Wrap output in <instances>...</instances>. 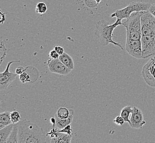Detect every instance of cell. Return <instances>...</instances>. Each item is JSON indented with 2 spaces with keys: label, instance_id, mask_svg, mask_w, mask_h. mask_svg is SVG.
<instances>
[{
  "label": "cell",
  "instance_id": "4316f807",
  "mask_svg": "<svg viewBox=\"0 0 155 143\" xmlns=\"http://www.w3.org/2000/svg\"><path fill=\"white\" fill-rule=\"evenodd\" d=\"M59 56L60 55L54 49L49 52V57L51 59H57L59 58Z\"/></svg>",
  "mask_w": 155,
  "mask_h": 143
},
{
  "label": "cell",
  "instance_id": "4fadbf2b",
  "mask_svg": "<svg viewBox=\"0 0 155 143\" xmlns=\"http://www.w3.org/2000/svg\"><path fill=\"white\" fill-rule=\"evenodd\" d=\"M72 135H68L64 133L58 131L54 137L51 138V143H71Z\"/></svg>",
  "mask_w": 155,
  "mask_h": 143
},
{
  "label": "cell",
  "instance_id": "44dd1931",
  "mask_svg": "<svg viewBox=\"0 0 155 143\" xmlns=\"http://www.w3.org/2000/svg\"><path fill=\"white\" fill-rule=\"evenodd\" d=\"M48 11V7L44 2H39L36 5L35 12L40 15L45 14Z\"/></svg>",
  "mask_w": 155,
  "mask_h": 143
},
{
  "label": "cell",
  "instance_id": "277c9868",
  "mask_svg": "<svg viewBox=\"0 0 155 143\" xmlns=\"http://www.w3.org/2000/svg\"><path fill=\"white\" fill-rule=\"evenodd\" d=\"M151 5L148 2H131L124 8L117 9L116 12L111 15L110 17L111 18L116 17L117 19L122 21L123 19H127L130 17L134 12L149 11Z\"/></svg>",
  "mask_w": 155,
  "mask_h": 143
},
{
  "label": "cell",
  "instance_id": "1f68e13d",
  "mask_svg": "<svg viewBox=\"0 0 155 143\" xmlns=\"http://www.w3.org/2000/svg\"><path fill=\"white\" fill-rule=\"evenodd\" d=\"M50 122L52 124V128H55L56 127V122L55 117L54 118L52 117L50 119Z\"/></svg>",
  "mask_w": 155,
  "mask_h": 143
},
{
  "label": "cell",
  "instance_id": "8992f818",
  "mask_svg": "<svg viewBox=\"0 0 155 143\" xmlns=\"http://www.w3.org/2000/svg\"><path fill=\"white\" fill-rule=\"evenodd\" d=\"M142 35L155 34V17L149 11L144 12L141 17Z\"/></svg>",
  "mask_w": 155,
  "mask_h": 143
},
{
  "label": "cell",
  "instance_id": "5bb4252c",
  "mask_svg": "<svg viewBox=\"0 0 155 143\" xmlns=\"http://www.w3.org/2000/svg\"><path fill=\"white\" fill-rule=\"evenodd\" d=\"M13 123L0 129V143H7V141L14 127Z\"/></svg>",
  "mask_w": 155,
  "mask_h": 143
},
{
  "label": "cell",
  "instance_id": "f546056e",
  "mask_svg": "<svg viewBox=\"0 0 155 143\" xmlns=\"http://www.w3.org/2000/svg\"><path fill=\"white\" fill-rule=\"evenodd\" d=\"M149 11L152 14V15H154L155 17V4H153L151 5Z\"/></svg>",
  "mask_w": 155,
  "mask_h": 143
},
{
  "label": "cell",
  "instance_id": "9a60e30c",
  "mask_svg": "<svg viewBox=\"0 0 155 143\" xmlns=\"http://www.w3.org/2000/svg\"><path fill=\"white\" fill-rule=\"evenodd\" d=\"M13 123L9 111L0 113V129Z\"/></svg>",
  "mask_w": 155,
  "mask_h": 143
},
{
  "label": "cell",
  "instance_id": "f1b7e54d",
  "mask_svg": "<svg viewBox=\"0 0 155 143\" xmlns=\"http://www.w3.org/2000/svg\"><path fill=\"white\" fill-rule=\"evenodd\" d=\"M26 71H27V68H24L22 66H19L16 69L15 73H17L18 75H20Z\"/></svg>",
  "mask_w": 155,
  "mask_h": 143
},
{
  "label": "cell",
  "instance_id": "9c48e42d",
  "mask_svg": "<svg viewBox=\"0 0 155 143\" xmlns=\"http://www.w3.org/2000/svg\"><path fill=\"white\" fill-rule=\"evenodd\" d=\"M48 69L52 73L62 75H67L71 73V69L68 68L63 63L59 58L48 60Z\"/></svg>",
  "mask_w": 155,
  "mask_h": 143
},
{
  "label": "cell",
  "instance_id": "cb8c5ba5",
  "mask_svg": "<svg viewBox=\"0 0 155 143\" xmlns=\"http://www.w3.org/2000/svg\"><path fill=\"white\" fill-rule=\"evenodd\" d=\"M19 79L22 83H25L30 81V76L27 73V71L19 75Z\"/></svg>",
  "mask_w": 155,
  "mask_h": 143
},
{
  "label": "cell",
  "instance_id": "2e32d148",
  "mask_svg": "<svg viewBox=\"0 0 155 143\" xmlns=\"http://www.w3.org/2000/svg\"><path fill=\"white\" fill-rule=\"evenodd\" d=\"M58 58L68 68L71 70H73L74 68V64L73 60L72 57L69 55L68 54L64 52L62 55H60Z\"/></svg>",
  "mask_w": 155,
  "mask_h": 143
},
{
  "label": "cell",
  "instance_id": "d4e9b609",
  "mask_svg": "<svg viewBox=\"0 0 155 143\" xmlns=\"http://www.w3.org/2000/svg\"><path fill=\"white\" fill-rule=\"evenodd\" d=\"M58 131H60V132H62V133H64L66 134H68V135H72L73 133H72V129L71 127V125H67L66 127H65L64 128L61 129H58Z\"/></svg>",
  "mask_w": 155,
  "mask_h": 143
},
{
  "label": "cell",
  "instance_id": "603a6c76",
  "mask_svg": "<svg viewBox=\"0 0 155 143\" xmlns=\"http://www.w3.org/2000/svg\"><path fill=\"white\" fill-rule=\"evenodd\" d=\"M84 2L85 6L91 9L95 8L98 5L96 0H84Z\"/></svg>",
  "mask_w": 155,
  "mask_h": 143
},
{
  "label": "cell",
  "instance_id": "52a82bcc",
  "mask_svg": "<svg viewBox=\"0 0 155 143\" xmlns=\"http://www.w3.org/2000/svg\"><path fill=\"white\" fill-rule=\"evenodd\" d=\"M19 62V60L10 61L7 64L6 70L0 73V90H6L10 84L12 83L15 80V78L18 75L9 71V68L13 63Z\"/></svg>",
  "mask_w": 155,
  "mask_h": 143
},
{
  "label": "cell",
  "instance_id": "3957f363",
  "mask_svg": "<svg viewBox=\"0 0 155 143\" xmlns=\"http://www.w3.org/2000/svg\"><path fill=\"white\" fill-rule=\"evenodd\" d=\"M144 12H136L123 23L127 30V40H141L142 36L141 17Z\"/></svg>",
  "mask_w": 155,
  "mask_h": 143
},
{
  "label": "cell",
  "instance_id": "484cf974",
  "mask_svg": "<svg viewBox=\"0 0 155 143\" xmlns=\"http://www.w3.org/2000/svg\"><path fill=\"white\" fill-rule=\"evenodd\" d=\"M114 122L116 123L117 125H123L124 124L125 121H124V119H123L122 117L121 116H117L114 119Z\"/></svg>",
  "mask_w": 155,
  "mask_h": 143
},
{
  "label": "cell",
  "instance_id": "7402d4cb",
  "mask_svg": "<svg viewBox=\"0 0 155 143\" xmlns=\"http://www.w3.org/2000/svg\"><path fill=\"white\" fill-rule=\"evenodd\" d=\"M11 118L13 124H16L21 121V115L17 111H13L11 112Z\"/></svg>",
  "mask_w": 155,
  "mask_h": 143
},
{
  "label": "cell",
  "instance_id": "7a4b0ae2",
  "mask_svg": "<svg viewBox=\"0 0 155 143\" xmlns=\"http://www.w3.org/2000/svg\"><path fill=\"white\" fill-rule=\"evenodd\" d=\"M119 25H123V22L118 19H117V21L112 24H110L104 19L98 21L96 23L95 34L98 37L102 47H104L110 44H112L118 46L122 50H124L120 44L114 42L113 40L114 30Z\"/></svg>",
  "mask_w": 155,
  "mask_h": 143
},
{
  "label": "cell",
  "instance_id": "8fae6325",
  "mask_svg": "<svg viewBox=\"0 0 155 143\" xmlns=\"http://www.w3.org/2000/svg\"><path fill=\"white\" fill-rule=\"evenodd\" d=\"M130 121V126L134 129H141L146 123V121L143 119V112L137 107H133Z\"/></svg>",
  "mask_w": 155,
  "mask_h": 143
},
{
  "label": "cell",
  "instance_id": "d6986e66",
  "mask_svg": "<svg viewBox=\"0 0 155 143\" xmlns=\"http://www.w3.org/2000/svg\"><path fill=\"white\" fill-rule=\"evenodd\" d=\"M58 117L61 119L68 118L70 116V110L66 107H60L57 111L56 115Z\"/></svg>",
  "mask_w": 155,
  "mask_h": 143
},
{
  "label": "cell",
  "instance_id": "ba28073f",
  "mask_svg": "<svg viewBox=\"0 0 155 143\" xmlns=\"http://www.w3.org/2000/svg\"><path fill=\"white\" fill-rule=\"evenodd\" d=\"M142 75L146 83L150 87H155V57L151 58L143 66Z\"/></svg>",
  "mask_w": 155,
  "mask_h": 143
},
{
  "label": "cell",
  "instance_id": "5b68a950",
  "mask_svg": "<svg viewBox=\"0 0 155 143\" xmlns=\"http://www.w3.org/2000/svg\"><path fill=\"white\" fill-rule=\"evenodd\" d=\"M142 45V58L146 59L155 55V34L142 35L141 38Z\"/></svg>",
  "mask_w": 155,
  "mask_h": 143
},
{
  "label": "cell",
  "instance_id": "ac0fdd59",
  "mask_svg": "<svg viewBox=\"0 0 155 143\" xmlns=\"http://www.w3.org/2000/svg\"><path fill=\"white\" fill-rule=\"evenodd\" d=\"M133 111V107L131 106H127L123 108L122 110L120 112V116L122 117L123 119H124L125 122L128 123L129 125H130V121L129 118V116L131 114Z\"/></svg>",
  "mask_w": 155,
  "mask_h": 143
},
{
  "label": "cell",
  "instance_id": "e0dca14e",
  "mask_svg": "<svg viewBox=\"0 0 155 143\" xmlns=\"http://www.w3.org/2000/svg\"><path fill=\"white\" fill-rule=\"evenodd\" d=\"M19 135H18V128L17 123L14 125L12 132L9 135L7 143H18Z\"/></svg>",
  "mask_w": 155,
  "mask_h": 143
},
{
  "label": "cell",
  "instance_id": "4dcf8cb0",
  "mask_svg": "<svg viewBox=\"0 0 155 143\" xmlns=\"http://www.w3.org/2000/svg\"><path fill=\"white\" fill-rule=\"evenodd\" d=\"M6 13L1 12V23L2 24H3V23L6 20Z\"/></svg>",
  "mask_w": 155,
  "mask_h": 143
},
{
  "label": "cell",
  "instance_id": "6da1fadb",
  "mask_svg": "<svg viewBox=\"0 0 155 143\" xmlns=\"http://www.w3.org/2000/svg\"><path fill=\"white\" fill-rule=\"evenodd\" d=\"M18 143H40L46 142V134L42 128L27 119L17 123Z\"/></svg>",
  "mask_w": 155,
  "mask_h": 143
},
{
  "label": "cell",
  "instance_id": "ffe728a7",
  "mask_svg": "<svg viewBox=\"0 0 155 143\" xmlns=\"http://www.w3.org/2000/svg\"><path fill=\"white\" fill-rule=\"evenodd\" d=\"M7 51V50L6 46H5V42H3L2 38H1V42H0V65H2L3 61L6 58Z\"/></svg>",
  "mask_w": 155,
  "mask_h": 143
},
{
  "label": "cell",
  "instance_id": "7c38bea8",
  "mask_svg": "<svg viewBox=\"0 0 155 143\" xmlns=\"http://www.w3.org/2000/svg\"><path fill=\"white\" fill-rule=\"evenodd\" d=\"M69 110H70V116L68 118L61 119L56 115H55L54 117H55L56 121V128L59 129H61L64 128L67 125L71 124L74 116L75 111L72 108H69Z\"/></svg>",
  "mask_w": 155,
  "mask_h": 143
},
{
  "label": "cell",
  "instance_id": "83f0119b",
  "mask_svg": "<svg viewBox=\"0 0 155 143\" xmlns=\"http://www.w3.org/2000/svg\"><path fill=\"white\" fill-rule=\"evenodd\" d=\"M54 50L57 52L59 55H62V54L64 53V48H63L62 47H61V46H58V45L55 46L54 47Z\"/></svg>",
  "mask_w": 155,
  "mask_h": 143
},
{
  "label": "cell",
  "instance_id": "30bf717a",
  "mask_svg": "<svg viewBox=\"0 0 155 143\" xmlns=\"http://www.w3.org/2000/svg\"><path fill=\"white\" fill-rule=\"evenodd\" d=\"M126 50L131 56L137 58H142V45L141 40H127Z\"/></svg>",
  "mask_w": 155,
  "mask_h": 143
}]
</instances>
